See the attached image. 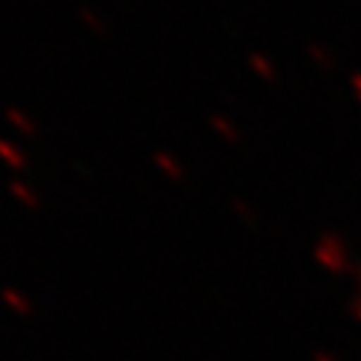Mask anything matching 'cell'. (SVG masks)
<instances>
[{"label": "cell", "mask_w": 361, "mask_h": 361, "mask_svg": "<svg viewBox=\"0 0 361 361\" xmlns=\"http://www.w3.org/2000/svg\"><path fill=\"white\" fill-rule=\"evenodd\" d=\"M0 161H3V164H8L11 169H25L27 166L22 150H16V147H13L11 142H6V140H0Z\"/></svg>", "instance_id": "cell-1"}, {"label": "cell", "mask_w": 361, "mask_h": 361, "mask_svg": "<svg viewBox=\"0 0 361 361\" xmlns=\"http://www.w3.org/2000/svg\"><path fill=\"white\" fill-rule=\"evenodd\" d=\"M3 300H6V302H8V305H11V308L16 310V313H22V316H27V313H32V305L27 302L25 297L16 295L13 289H6V292H3Z\"/></svg>", "instance_id": "cell-2"}, {"label": "cell", "mask_w": 361, "mask_h": 361, "mask_svg": "<svg viewBox=\"0 0 361 361\" xmlns=\"http://www.w3.org/2000/svg\"><path fill=\"white\" fill-rule=\"evenodd\" d=\"M6 116H8V121H11V123L19 131H25V134H35V126H32V121L22 118V113H19V110H8Z\"/></svg>", "instance_id": "cell-3"}, {"label": "cell", "mask_w": 361, "mask_h": 361, "mask_svg": "<svg viewBox=\"0 0 361 361\" xmlns=\"http://www.w3.org/2000/svg\"><path fill=\"white\" fill-rule=\"evenodd\" d=\"M11 193H13V195H19L25 207H38V195L32 193V190L27 193V190L22 188V185H19V182H13V185H11Z\"/></svg>", "instance_id": "cell-4"}, {"label": "cell", "mask_w": 361, "mask_h": 361, "mask_svg": "<svg viewBox=\"0 0 361 361\" xmlns=\"http://www.w3.org/2000/svg\"><path fill=\"white\" fill-rule=\"evenodd\" d=\"M252 65H255V67H257V70H259L257 75L268 78V80H271V78H273V65H271V62H268V59L262 62V56H252Z\"/></svg>", "instance_id": "cell-5"}, {"label": "cell", "mask_w": 361, "mask_h": 361, "mask_svg": "<svg viewBox=\"0 0 361 361\" xmlns=\"http://www.w3.org/2000/svg\"><path fill=\"white\" fill-rule=\"evenodd\" d=\"M80 16H83V19H86V25L94 27L97 32H102V30H104V22L97 16V13H91V8H83V11H80Z\"/></svg>", "instance_id": "cell-6"}]
</instances>
